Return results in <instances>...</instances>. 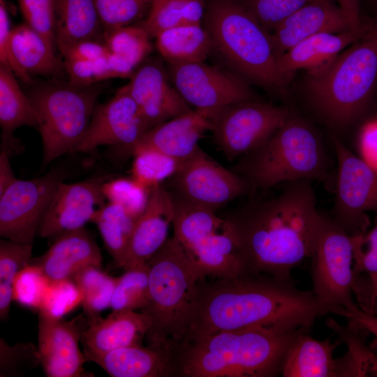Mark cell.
<instances>
[{"instance_id":"1","label":"cell","mask_w":377,"mask_h":377,"mask_svg":"<svg viewBox=\"0 0 377 377\" xmlns=\"http://www.w3.org/2000/svg\"><path fill=\"white\" fill-rule=\"evenodd\" d=\"M326 313L313 292L297 288L292 279L253 272L212 282L203 279L184 343L221 331L251 327L307 331Z\"/></svg>"},{"instance_id":"2","label":"cell","mask_w":377,"mask_h":377,"mask_svg":"<svg viewBox=\"0 0 377 377\" xmlns=\"http://www.w3.org/2000/svg\"><path fill=\"white\" fill-rule=\"evenodd\" d=\"M313 182L283 183L276 195L251 199L225 219L249 272L290 280L310 258L321 214Z\"/></svg>"},{"instance_id":"3","label":"cell","mask_w":377,"mask_h":377,"mask_svg":"<svg viewBox=\"0 0 377 377\" xmlns=\"http://www.w3.org/2000/svg\"><path fill=\"white\" fill-rule=\"evenodd\" d=\"M301 331L278 332L251 327L221 331L188 341L172 355V376H278L287 350Z\"/></svg>"},{"instance_id":"4","label":"cell","mask_w":377,"mask_h":377,"mask_svg":"<svg viewBox=\"0 0 377 377\" xmlns=\"http://www.w3.org/2000/svg\"><path fill=\"white\" fill-rule=\"evenodd\" d=\"M149 300L141 312L151 320L147 346L171 355L185 341L203 280L173 236L147 261Z\"/></svg>"},{"instance_id":"5","label":"cell","mask_w":377,"mask_h":377,"mask_svg":"<svg viewBox=\"0 0 377 377\" xmlns=\"http://www.w3.org/2000/svg\"><path fill=\"white\" fill-rule=\"evenodd\" d=\"M233 171L249 183L251 192L285 182L311 179L331 189V159L324 142L304 119L291 111L260 147L239 158Z\"/></svg>"},{"instance_id":"6","label":"cell","mask_w":377,"mask_h":377,"mask_svg":"<svg viewBox=\"0 0 377 377\" xmlns=\"http://www.w3.org/2000/svg\"><path fill=\"white\" fill-rule=\"evenodd\" d=\"M377 81V18L322 72L309 75L306 91L329 126L344 129L365 113Z\"/></svg>"},{"instance_id":"7","label":"cell","mask_w":377,"mask_h":377,"mask_svg":"<svg viewBox=\"0 0 377 377\" xmlns=\"http://www.w3.org/2000/svg\"><path fill=\"white\" fill-rule=\"evenodd\" d=\"M202 21L212 51L240 77L272 89L286 84L277 69L271 34L242 0H207Z\"/></svg>"},{"instance_id":"8","label":"cell","mask_w":377,"mask_h":377,"mask_svg":"<svg viewBox=\"0 0 377 377\" xmlns=\"http://www.w3.org/2000/svg\"><path fill=\"white\" fill-rule=\"evenodd\" d=\"M105 87L103 82L77 85L54 80L30 91L28 96L38 116L43 168L64 154L75 152Z\"/></svg>"},{"instance_id":"9","label":"cell","mask_w":377,"mask_h":377,"mask_svg":"<svg viewBox=\"0 0 377 377\" xmlns=\"http://www.w3.org/2000/svg\"><path fill=\"white\" fill-rule=\"evenodd\" d=\"M310 259L311 291L328 313L341 316L356 305L352 237L322 212Z\"/></svg>"},{"instance_id":"10","label":"cell","mask_w":377,"mask_h":377,"mask_svg":"<svg viewBox=\"0 0 377 377\" xmlns=\"http://www.w3.org/2000/svg\"><path fill=\"white\" fill-rule=\"evenodd\" d=\"M173 237L202 279L229 278L248 272L226 220L207 212L177 228Z\"/></svg>"},{"instance_id":"11","label":"cell","mask_w":377,"mask_h":377,"mask_svg":"<svg viewBox=\"0 0 377 377\" xmlns=\"http://www.w3.org/2000/svg\"><path fill=\"white\" fill-rule=\"evenodd\" d=\"M290 110L251 100L215 109L212 131L229 159L240 158L263 145L283 124Z\"/></svg>"},{"instance_id":"12","label":"cell","mask_w":377,"mask_h":377,"mask_svg":"<svg viewBox=\"0 0 377 377\" xmlns=\"http://www.w3.org/2000/svg\"><path fill=\"white\" fill-rule=\"evenodd\" d=\"M337 168L332 219L350 236L366 232V212L377 210V170L331 135Z\"/></svg>"},{"instance_id":"13","label":"cell","mask_w":377,"mask_h":377,"mask_svg":"<svg viewBox=\"0 0 377 377\" xmlns=\"http://www.w3.org/2000/svg\"><path fill=\"white\" fill-rule=\"evenodd\" d=\"M61 177L50 172L29 180L17 179L0 195V235L32 244Z\"/></svg>"},{"instance_id":"14","label":"cell","mask_w":377,"mask_h":377,"mask_svg":"<svg viewBox=\"0 0 377 377\" xmlns=\"http://www.w3.org/2000/svg\"><path fill=\"white\" fill-rule=\"evenodd\" d=\"M170 182L174 193L214 210L251 192L245 178L223 168L200 147L180 163Z\"/></svg>"},{"instance_id":"15","label":"cell","mask_w":377,"mask_h":377,"mask_svg":"<svg viewBox=\"0 0 377 377\" xmlns=\"http://www.w3.org/2000/svg\"><path fill=\"white\" fill-rule=\"evenodd\" d=\"M170 80L189 105L198 109H216L256 100L239 75L204 61L170 65Z\"/></svg>"},{"instance_id":"16","label":"cell","mask_w":377,"mask_h":377,"mask_svg":"<svg viewBox=\"0 0 377 377\" xmlns=\"http://www.w3.org/2000/svg\"><path fill=\"white\" fill-rule=\"evenodd\" d=\"M149 129L136 103L121 87L109 101L96 103L75 152L93 153L103 145L128 152Z\"/></svg>"},{"instance_id":"17","label":"cell","mask_w":377,"mask_h":377,"mask_svg":"<svg viewBox=\"0 0 377 377\" xmlns=\"http://www.w3.org/2000/svg\"><path fill=\"white\" fill-rule=\"evenodd\" d=\"M87 324L84 313L68 321L50 319L38 313V348L40 365L47 376H91L84 368V363L89 361L79 348Z\"/></svg>"},{"instance_id":"18","label":"cell","mask_w":377,"mask_h":377,"mask_svg":"<svg viewBox=\"0 0 377 377\" xmlns=\"http://www.w3.org/2000/svg\"><path fill=\"white\" fill-rule=\"evenodd\" d=\"M110 175L59 185L38 230L41 237H52L83 228L106 200L104 183Z\"/></svg>"},{"instance_id":"19","label":"cell","mask_w":377,"mask_h":377,"mask_svg":"<svg viewBox=\"0 0 377 377\" xmlns=\"http://www.w3.org/2000/svg\"><path fill=\"white\" fill-rule=\"evenodd\" d=\"M136 103L149 128L190 111V105L154 61L142 65L123 86Z\"/></svg>"},{"instance_id":"20","label":"cell","mask_w":377,"mask_h":377,"mask_svg":"<svg viewBox=\"0 0 377 377\" xmlns=\"http://www.w3.org/2000/svg\"><path fill=\"white\" fill-rule=\"evenodd\" d=\"M214 110L195 108L151 128L130 149L128 154L151 149L182 163L198 149L203 133L212 130Z\"/></svg>"},{"instance_id":"21","label":"cell","mask_w":377,"mask_h":377,"mask_svg":"<svg viewBox=\"0 0 377 377\" xmlns=\"http://www.w3.org/2000/svg\"><path fill=\"white\" fill-rule=\"evenodd\" d=\"M353 30L333 0H311L283 20L271 33L276 57L304 39L321 33Z\"/></svg>"},{"instance_id":"22","label":"cell","mask_w":377,"mask_h":377,"mask_svg":"<svg viewBox=\"0 0 377 377\" xmlns=\"http://www.w3.org/2000/svg\"><path fill=\"white\" fill-rule=\"evenodd\" d=\"M170 192L158 184L150 189L147 205L138 219L121 268L125 270L145 263L168 240L172 223Z\"/></svg>"},{"instance_id":"23","label":"cell","mask_w":377,"mask_h":377,"mask_svg":"<svg viewBox=\"0 0 377 377\" xmlns=\"http://www.w3.org/2000/svg\"><path fill=\"white\" fill-rule=\"evenodd\" d=\"M362 30H349L341 33H321L304 39L279 56L278 71L287 84L299 70L309 75L324 71L346 47L359 39L369 25Z\"/></svg>"},{"instance_id":"24","label":"cell","mask_w":377,"mask_h":377,"mask_svg":"<svg viewBox=\"0 0 377 377\" xmlns=\"http://www.w3.org/2000/svg\"><path fill=\"white\" fill-rule=\"evenodd\" d=\"M31 263L50 281L66 280L86 267H101L102 256L94 239L83 227L57 236L50 249Z\"/></svg>"},{"instance_id":"25","label":"cell","mask_w":377,"mask_h":377,"mask_svg":"<svg viewBox=\"0 0 377 377\" xmlns=\"http://www.w3.org/2000/svg\"><path fill=\"white\" fill-rule=\"evenodd\" d=\"M151 327L150 318L135 311H112L105 318L100 316L88 318L81 339L84 353H105L142 345Z\"/></svg>"},{"instance_id":"26","label":"cell","mask_w":377,"mask_h":377,"mask_svg":"<svg viewBox=\"0 0 377 377\" xmlns=\"http://www.w3.org/2000/svg\"><path fill=\"white\" fill-rule=\"evenodd\" d=\"M88 361L112 377L172 376L171 355L147 346L133 345L105 353H84Z\"/></svg>"},{"instance_id":"27","label":"cell","mask_w":377,"mask_h":377,"mask_svg":"<svg viewBox=\"0 0 377 377\" xmlns=\"http://www.w3.org/2000/svg\"><path fill=\"white\" fill-rule=\"evenodd\" d=\"M17 78L11 69L0 64L1 150L10 156L21 148L19 139L13 135L15 131L23 126L38 127L37 112Z\"/></svg>"},{"instance_id":"28","label":"cell","mask_w":377,"mask_h":377,"mask_svg":"<svg viewBox=\"0 0 377 377\" xmlns=\"http://www.w3.org/2000/svg\"><path fill=\"white\" fill-rule=\"evenodd\" d=\"M337 343L317 340L306 331L300 332L285 355L281 374L284 377H337V359L334 351Z\"/></svg>"},{"instance_id":"29","label":"cell","mask_w":377,"mask_h":377,"mask_svg":"<svg viewBox=\"0 0 377 377\" xmlns=\"http://www.w3.org/2000/svg\"><path fill=\"white\" fill-rule=\"evenodd\" d=\"M54 34L59 51L84 40L104 42L95 1L55 0Z\"/></svg>"},{"instance_id":"30","label":"cell","mask_w":377,"mask_h":377,"mask_svg":"<svg viewBox=\"0 0 377 377\" xmlns=\"http://www.w3.org/2000/svg\"><path fill=\"white\" fill-rule=\"evenodd\" d=\"M13 54L29 75H56L63 65L56 48L27 23L11 29L10 37Z\"/></svg>"},{"instance_id":"31","label":"cell","mask_w":377,"mask_h":377,"mask_svg":"<svg viewBox=\"0 0 377 377\" xmlns=\"http://www.w3.org/2000/svg\"><path fill=\"white\" fill-rule=\"evenodd\" d=\"M155 39L158 52L171 66L204 61L212 51L202 24L174 27L159 32Z\"/></svg>"},{"instance_id":"32","label":"cell","mask_w":377,"mask_h":377,"mask_svg":"<svg viewBox=\"0 0 377 377\" xmlns=\"http://www.w3.org/2000/svg\"><path fill=\"white\" fill-rule=\"evenodd\" d=\"M137 219L122 207L108 202L93 215L114 266L121 267L126 258Z\"/></svg>"},{"instance_id":"33","label":"cell","mask_w":377,"mask_h":377,"mask_svg":"<svg viewBox=\"0 0 377 377\" xmlns=\"http://www.w3.org/2000/svg\"><path fill=\"white\" fill-rule=\"evenodd\" d=\"M207 0H160L150 6L142 22L151 38L161 31L182 24H200L203 20Z\"/></svg>"},{"instance_id":"34","label":"cell","mask_w":377,"mask_h":377,"mask_svg":"<svg viewBox=\"0 0 377 377\" xmlns=\"http://www.w3.org/2000/svg\"><path fill=\"white\" fill-rule=\"evenodd\" d=\"M71 280L82 293V305L87 318L98 316L110 307L117 277L110 276L99 267L88 266L75 273Z\"/></svg>"},{"instance_id":"35","label":"cell","mask_w":377,"mask_h":377,"mask_svg":"<svg viewBox=\"0 0 377 377\" xmlns=\"http://www.w3.org/2000/svg\"><path fill=\"white\" fill-rule=\"evenodd\" d=\"M63 66L72 84L91 85L111 78H126L130 69L126 63L117 55L109 53L94 61H64Z\"/></svg>"},{"instance_id":"36","label":"cell","mask_w":377,"mask_h":377,"mask_svg":"<svg viewBox=\"0 0 377 377\" xmlns=\"http://www.w3.org/2000/svg\"><path fill=\"white\" fill-rule=\"evenodd\" d=\"M147 263L132 267L117 277L110 308L112 311H135L145 307L149 300Z\"/></svg>"},{"instance_id":"37","label":"cell","mask_w":377,"mask_h":377,"mask_svg":"<svg viewBox=\"0 0 377 377\" xmlns=\"http://www.w3.org/2000/svg\"><path fill=\"white\" fill-rule=\"evenodd\" d=\"M151 38L143 26L131 24L105 33L104 42L110 52L136 68L151 52Z\"/></svg>"},{"instance_id":"38","label":"cell","mask_w":377,"mask_h":377,"mask_svg":"<svg viewBox=\"0 0 377 377\" xmlns=\"http://www.w3.org/2000/svg\"><path fill=\"white\" fill-rule=\"evenodd\" d=\"M327 324L337 330L346 342L349 352L337 359L338 376H377V356L370 351L351 332L328 320Z\"/></svg>"},{"instance_id":"39","label":"cell","mask_w":377,"mask_h":377,"mask_svg":"<svg viewBox=\"0 0 377 377\" xmlns=\"http://www.w3.org/2000/svg\"><path fill=\"white\" fill-rule=\"evenodd\" d=\"M132 177L142 185L151 188L170 178L181 162L158 151L145 149L133 154Z\"/></svg>"},{"instance_id":"40","label":"cell","mask_w":377,"mask_h":377,"mask_svg":"<svg viewBox=\"0 0 377 377\" xmlns=\"http://www.w3.org/2000/svg\"><path fill=\"white\" fill-rule=\"evenodd\" d=\"M150 189L133 177H112L103 186V194L109 202L122 207L137 219L147 205Z\"/></svg>"},{"instance_id":"41","label":"cell","mask_w":377,"mask_h":377,"mask_svg":"<svg viewBox=\"0 0 377 377\" xmlns=\"http://www.w3.org/2000/svg\"><path fill=\"white\" fill-rule=\"evenodd\" d=\"M82 295L71 279L50 281L42 299L38 313L61 320L80 304Z\"/></svg>"},{"instance_id":"42","label":"cell","mask_w":377,"mask_h":377,"mask_svg":"<svg viewBox=\"0 0 377 377\" xmlns=\"http://www.w3.org/2000/svg\"><path fill=\"white\" fill-rule=\"evenodd\" d=\"M40 365V355L31 342L8 344L0 339V376L20 377Z\"/></svg>"},{"instance_id":"43","label":"cell","mask_w":377,"mask_h":377,"mask_svg":"<svg viewBox=\"0 0 377 377\" xmlns=\"http://www.w3.org/2000/svg\"><path fill=\"white\" fill-rule=\"evenodd\" d=\"M103 30L108 33L133 24L144 14V0H94Z\"/></svg>"},{"instance_id":"44","label":"cell","mask_w":377,"mask_h":377,"mask_svg":"<svg viewBox=\"0 0 377 377\" xmlns=\"http://www.w3.org/2000/svg\"><path fill=\"white\" fill-rule=\"evenodd\" d=\"M50 281L38 266L29 264L13 281V300L24 307L38 311Z\"/></svg>"},{"instance_id":"45","label":"cell","mask_w":377,"mask_h":377,"mask_svg":"<svg viewBox=\"0 0 377 377\" xmlns=\"http://www.w3.org/2000/svg\"><path fill=\"white\" fill-rule=\"evenodd\" d=\"M311 0H242L249 12L270 34L286 17Z\"/></svg>"},{"instance_id":"46","label":"cell","mask_w":377,"mask_h":377,"mask_svg":"<svg viewBox=\"0 0 377 377\" xmlns=\"http://www.w3.org/2000/svg\"><path fill=\"white\" fill-rule=\"evenodd\" d=\"M26 23L57 49L54 34L55 0H17Z\"/></svg>"},{"instance_id":"47","label":"cell","mask_w":377,"mask_h":377,"mask_svg":"<svg viewBox=\"0 0 377 377\" xmlns=\"http://www.w3.org/2000/svg\"><path fill=\"white\" fill-rule=\"evenodd\" d=\"M375 225L369 232L351 236L355 278L377 273V210Z\"/></svg>"},{"instance_id":"48","label":"cell","mask_w":377,"mask_h":377,"mask_svg":"<svg viewBox=\"0 0 377 377\" xmlns=\"http://www.w3.org/2000/svg\"><path fill=\"white\" fill-rule=\"evenodd\" d=\"M32 244L0 240V282L13 283L15 275L31 263Z\"/></svg>"},{"instance_id":"49","label":"cell","mask_w":377,"mask_h":377,"mask_svg":"<svg viewBox=\"0 0 377 377\" xmlns=\"http://www.w3.org/2000/svg\"><path fill=\"white\" fill-rule=\"evenodd\" d=\"M11 29L6 1L0 0V64L11 69L15 76L23 82L32 84L31 76L22 68L13 54L10 43Z\"/></svg>"},{"instance_id":"50","label":"cell","mask_w":377,"mask_h":377,"mask_svg":"<svg viewBox=\"0 0 377 377\" xmlns=\"http://www.w3.org/2000/svg\"><path fill=\"white\" fill-rule=\"evenodd\" d=\"M360 156L377 170V117L365 121L360 126L356 139Z\"/></svg>"},{"instance_id":"51","label":"cell","mask_w":377,"mask_h":377,"mask_svg":"<svg viewBox=\"0 0 377 377\" xmlns=\"http://www.w3.org/2000/svg\"><path fill=\"white\" fill-rule=\"evenodd\" d=\"M109 50L105 42L84 40L59 50L64 61H94L106 56Z\"/></svg>"},{"instance_id":"52","label":"cell","mask_w":377,"mask_h":377,"mask_svg":"<svg viewBox=\"0 0 377 377\" xmlns=\"http://www.w3.org/2000/svg\"><path fill=\"white\" fill-rule=\"evenodd\" d=\"M353 293L357 295L360 309L376 315L377 273L357 276L355 280Z\"/></svg>"},{"instance_id":"53","label":"cell","mask_w":377,"mask_h":377,"mask_svg":"<svg viewBox=\"0 0 377 377\" xmlns=\"http://www.w3.org/2000/svg\"><path fill=\"white\" fill-rule=\"evenodd\" d=\"M341 316L350 320L357 327L371 332L377 339V316L368 313L356 305L343 312Z\"/></svg>"},{"instance_id":"54","label":"cell","mask_w":377,"mask_h":377,"mask_svg":"<svg viewBox=\"0 0 377 377\" xmlns=\"http://www.w3.org/2000/svg\"><path fill=\"white\" fill-rule=\"evenodd\" d=\"M335 1L347 17L353 30L364 29L369 20H364L360 13L361 0H333Z\"/></svg>"},{"instance_id":"55","label":"cell","mask_w":377,"mask_h":377,"mask_svg":"<svg viewBox=\"0 0 377 377\" xmlns=\"http://www.w3.org/2000/svg\"><path fill=\"white\" fill-rule=\"evenodd\" d=\"M10 156L3 150L0 153V195L18 179L14 175L10 161Z\"/></svg>"},{"instance_id":"56","label":"cell","mask_w":377,"mask_h":377,"mask_svg":"<svg viewBox=\"0 0 377 377\" xmlns=\"http://www.w3.org/2000/svg\"><path fill=\"white\" fill-rule=\"evenodd\" d=\"M13 300V283L7 281L0 282V318L1 320L8 318Z\"/></svg>"},{"instance_id":"57","label":"cell","mask_w":377,"mask_h":377,"mask_svg":"<svg viewBox=\"0 0 377 377\" xmlns=\"http://www.w3.org/2000/svg\"><path fill=\"white\" fill-rule=\"evenodd\" d=\"M371 1L377 11V0H371Z\"/></svg>"},{"instance_id":"58","label":"cell","mask_w":377,"mask_h":377,"mask_svg":"<svg viewBox=\"0 0 377 377\" xmlns=\"http://www.w3.org/2000/svg\"><path fill=\"white\" fill-rule=\"evenodd\" d=\"M158 1H160V0H151V5L156 3L158 2ZM151 5H150V6H151Z\"/></svg>"},{"instance_id":"59","label":"cell","mask_w":377,"mask_h":377,"mask_svg":"<svg viewBox=\"0 0 377 377\" xmlns=\"http://www.w3.org/2000/svg\"><path fill=\"white\" fill-rule=\"evenodd\" d=\"M144 1L151 5V0H144Z\"/></svg>"}]
</instances>
